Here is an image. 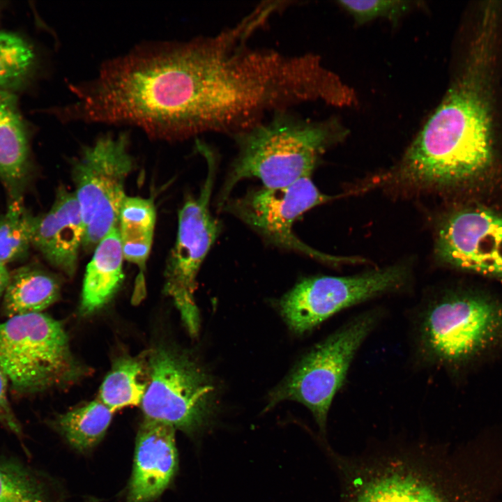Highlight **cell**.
<instances>
[{"label": "cell", "instance_id": "cell-1", "mask_svg": "<svg viewBox=\"0 0 502 502\" xmlns=\"http://www.w3.org/2000/svg\"><path fill=\"white\" fill-rule=\"evenodd\" d=\"M499 13L480 10L463 68L406 151L403 181L423 188L476 186L495 164L493 85Z\"/></svg>", "mask_w": 502, "mask_h": 502}, {"label": "cell", "instance_id": "cell-2", "mask_svg": "<svg viewBox=\"0 0 502 502\" xmlns=\"http://www.w3.org/2000/svg\"><path fill=\"white\" fill-rule=\"evenodd\" d=\"M340 502H496L463 452L427 443H395L346 456L327 450Z\"/></svg>", "mask_w": 502, "mask_h": 502}, {"label": "cell", "instance_id": "cell-3", "mask_svg": "<svg viewBox=\"0 0 502 502\" xmlns=\"http://www.w3.org/2000/svg\"><path fill=\"white\" fill-rule=\"evenodd\" d=\"M414 362L459 380L502 354V298L465 286L424 298L411 316Z\"/></svg>", "mask_w": 502, "mask_h": 502}, {"label": "cell", "instance_id": "cell-4", "mask_svg": "<svg viewBox=\"0 0 502 502\" xmlns=\"http://www.w3.org/2000/svg\"><path fill=\"white\" fill-rule=\"evenodd\" d=\"M333 134L330 123L310 122L284 109L235 135L238 151L221 190L220 206L243 179L256 178L264 187L278 188L310 177Z\"/></svg>", "mask_w": 502, "mask_h": 502}, {"label": "cell", "instance_id": "cell-5", "mask_svg": "<svg viewBox=\"0 0 502 502\" xmlns=\"http://www.w3.org/2000/svg\"><path fill=\"white\" fill-rule=\"evenodd\" d=\"M0 370L22 395L69 385L85 374L62 324L42 312L0 321Z\"/></svg>", "mask_w": 502, "mask_h": 502}, {"label": "cell", "instance_id": "cell-6", "mask_svg": "<svg viewBox=\"0 0 502 502\" xmlns=\"http://www.w3.org/2000/svg\"><path fill=\"white\" fill-rule=\"evenodd\" d=\"M385 313L381 307L363 311L316 344L271 393L266 409L284 400L300 402L310 411L324 438L333 399L358 350Z\"/></svg>", "mask_w": 502, "mask_h": 502}, {"label": "cell", "instance_id": "cell-7", "mask_svg": "<svg viewBox=\"0 0 502 502\" xmlns=\"http://www.w3.org/2000/svg\"><path fill=\"white\" fill-rule=\"evenodd\" d=\"M141 403L145 418L171 425L190 436L208 429L215 415V388L190 358L167 347L153 350Z\"/></svg>", "mask_w": 502, "mask_h": 502}, {"label": "cell", "instance_id": "cell-8", "mask_svg": "<svg viewBox=\"0 0 502 502\" xmlns=\"http://www.w3.org/2000/svg\"><path fill=\"white\" fill-rule=\"evenodd\" d=\"M133 167L127 133L105 135L85 146L73 162L75 196L85 227L83 247L91 250L114 227L127 197L126 180Z\"/></svg>", "mask_w": 502, "mask_h": 502}, {"label": "cell", "instance_id": "cell-9", "mask_svg": "<svg viewBox=\"0 0 502 502\" xmlns=\"http://www.w3.org/2000/svg\"><path fill=\"white\" fill-rule=\"evenodd\" d=\"M199 151L208 163L206 178L199 195L189 197L179 211L176 240L167 261L163 288L192 335L197 333L199 326L194 298L197 275L220 230V223L210 211L215 160L206 146H201Z\"/></svg>", "mask_w": 502, "mask_h": 502}, {"label": "cell", "instance_id": "cell-10", "mask_svg": "<svg viewBox=\"0 0 502 502\" xmlns=\"http://www.w3.org/2000/svg\"><path fill=\"white\" fill-rule=\"evenodd\" d=\"M409 280V270L402 264L348 276L306 278L281 298L280 310L289 328L303 334L344 310L402 290Z\"/></svg>", "mask_w": 502, "mask_h": 502}, {"label": "cell", "instance_id": "cell-11", "mask_svg": "<svg viewBox=\"0 0 502 502\" xmlns=\"http://www.w3.org/2000/svg\"><path fill=\"white\" fill-rule=\"evenodd\" d=\"M331 198L323 194L308 177L282 188L263 186L250 190L241 197L227 200L222 206L279 247L331 264L362 261L361 259L338 257L319 252L304 243L293 231V225L301 215Z\"/></svg>", "mask_w": 502, "mask_h": 502}, {"label": "cell", "instance_id": "cell-12", "mask_svg": "<svg viewBox=\"0 0 502 502\" xmlns=\"http://www.w3.org/2000/svg\"><path fill=\"white\" fill-rule=\"evenodd\" d=\"M435 251L452 268L502 282V215L482 207L450 213L440 225Z\"/></svg>", "mask_w": 502, "mask_h": 502}, {"label": "cell", "instance_id": "cell-13", "mask_svg": "<svg viewBox=\"0 0 502 502\" xmlns=\"http://www.w3.org/2000/svg\"><path fill=\"white\" fill-rule=\"evenodd\" d=\"M175 428L145 418L136 439L127 502H149L171 484L178 469Z\"/></svg>", "mask_w": 502, "mask_h": 502}, {"label": "cell", "instance_id": "cell-14", "mask_svg": "<svg viewBox=\"0 0 502 502\" xmlns=\"http://www.w3.org/2000/svg\"><path fill=\"white\" fill-rule=\"evenodd\" d=\"M84 235V223L75 192L59 188L51 208L36 216L33 246L52 266L72 277Z\"/></svg>", "mask_w": 502, "mask_h": 502}, {"label": "cell", "instance_id": "cell-15", "mask_svg": "<svg viewBox=\"0 0 502 502\" xmlns=\"http://www.w3.org/2000/svg\"><path fill=\"white\" fill-rule=\"evenodd\" d=\"M31 169L29 133L17 99L0 89V180L10 201H22Z\"/></svg>", "mask_w": 502, "mask_h": 502}, {"label": "cell", "instance_id": "cell-16", "mask_svg": "<svg viewBox=\"0 0 502 502\" xmlns=\"http://www.w3.org/2000/svg\"><path fill=\"white\" fill-rule=\"evenodd\" d=\"M123 254L118 227L97 245L83 282L80 312L87 315L105 305L120 287L124 275Z\"/></svg>", "mask_w": 502, "mask_h": 502}, {"label": "cell", "instance_id": "cell-17", "mask_svg": "<svg viewBox=\"0 0 502 502\" xmlns=\"http://www.w3.org/2000/svg\"><path fill=\"white\" fill-rule=\"evenodd\" d=\"M155 220V208L152 200L126 197L120 211L118 228L123 258L137 266L140 271L134 302L140 301L144 296L143 271L151 248Z\"/></svg>", "mask_w": 502, "mask_h": 502}, {"label": "cell", "instance_id": "cell-18", "mask_svg": "<svg viewBox=\"0 0 502 502\" xmlns=\"http://www.w3.org/2000/svg\"><path fill=\"white\" fill-rule=\"evenodd\" d=\"M60 287L57 277L38 265L19 267L10 273L3 312L7 318L40 313L58 300Z\"/></svg>", "mask_w": 502, "mask_h": 502}, {"label": "cell", "instance_id": "cell-19", "mask_svg": "<svg viewBox=\"0 0 502 502\" xmlns=\"http://www.w3.org/2000/svg\"><path fill=\"white\" fill-rule=\"evenodd\" d=\"M147 366L139 358L117 360L105 378L99 400L112 412L141 404L148 386Z\"/></svg>", "mask_w": 502, "mask_h": 502}, {"label": "cell", "instance_id": "cell-20", "mask_svg": "<svg viewBox=\"0 0 502 502\" xmlns=\"http://www.w3.org/2000/svg\"><path fill=\"white\" fill-rule=\"evenodd\" d=\"M113 413L98 399L60 415L56 427L71 446L84 452L102 439Z\"/></svg>", "mask_w": 502, "mask_h": 502}, {"label": "cell", "instance_id": "cell-21", "mask_svg": "<svg viewBox=\"0 0 502 502\" xmlns=\"http://www.w3.org/2000/svg\"><path fill=\"white\" fill-rule=\"evenodd\" d=\"M36 216L22 201H10L0 215V261L4 264L24 259L33 245Z\"/></svg>", "mask_w": 502, "mask_h": 502}, {"label": "cell", "instance_id": "cell-22", "mask_svg": "<svg viewBox=\"0 0 502 502\" xmlns=\"http://www.w3.org/2000/svg\"><path fill=\"white\" fill-rule=\"evenodd\" d=\"M36 68L33 49L17 34L0 31V89L13 92L30 82Z\"/></svg>", "mask_w": 502, "mask_h": 502}, {"label": "cell", "instance_id": "cell-23", "mask_svg": "<svg viewBox=\"0 0 502 502\" xmlns=\"http://www.w3.org/2000/svg\"><path fill=\"white\" fill-rule=\"evenodd\" d=\"M0 502H50L39 481L23 466L0 461Z\"/></svg>", "mask_w": 502, "mask_h": 502}, {"label": "cell", "instance_id": "cell-24", "mask_svg": "<svg viewBox=\"0 0 502 502\" xmlns=\"http://www.w3.org/2000/svg\"><path fill=\"white\" fill-rule=\"evenodd\" d=\"M338 3L359 24L379 17L396 19L410 6L409 2L403 1H340Z\"/></svg>", "mask_w": 502, "mask_h": 502}, {"label": "cell", "instance_id": "cell-25", "mask_svg": "<svg viewBox=\"0 0 502 502\" xmlns=\"http://www.w3.org/2000/svg\"><path fill=\"white\" fill-rule=\"evenodd\" d=\"M8 381L0 370V423L11 430L20 434V425L12 410L7 395Z\"/></svg>", "mask_w": 502, "mask_h": 502}, {"label": "cell", "instance_id": "cell-26", "mask_svg": "<svg viewBox=\"0 0 502 502\" xmlns=\"http://www.w3.org/2000/svg\"><path fill=\"white\" fill-rule=\"evenodd\" d=\"M10 273L6 265L0 261V297L3 295L8 285Z\"/></svg>", "mask_w": 502, "mask_h": 502}]
</instances>
